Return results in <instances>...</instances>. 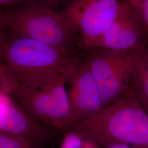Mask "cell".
Returning <instances> with one entry per match:
<instances>
[{"mask_svg":"<svg viewBox=\"0 0 148 148\" xmlns=\"http://www.w3.org/2000/svg\"><path fill=\"white\" fill-rule=\"evenodd\" d=\"M147 51H148V47H147Z\"/></svg>","mask_w":148,"mask_h":148,"instance_id":"obj_21","label":"cell"},{"mask_svg":"<svg viewBox=\"0 0 148 148\" xmlns=\"http://www.w3.org/2000/svg\"><path fill=\"white\" fill-rule=\"evenodd\" d=\"M0 82L3 91L14 96L18 87L5 64L0 59Z\"/></svg>","mask_w":148,"mask_h":148,"instance_id":"obj_13","label":"cell"},{"mask_svg":"<svg viewBox=\"0 0 148 148\" xmlns=\"http://www.w3.org/2000/svg\"><path fill=\"white\" fill-rule=\"evenodd\" d=\"M59 148H100L90 139L73 130L64 131Z\"/></svg>","mask_w":148,"mask_h":148,"instance_id":"obj_11","label":"cell"},{"mask_svg":"<svg viewBox=\"0 0 148 148\" xmlns=\"http://www.w3.org/2000/svg\"><path fill=\"white\" fill-rule=\"evenodd\" d=\"M125 1L74 0L60 14L79 35L82 51L92 49L115 21Z\"/></svg>","mask_w":148,"mask_h":148,"instance_id":"obj_6","label":"cell"},{"mask_svg":"<svg viewBox=\"0 0 148 148\" xmlns=\"http://www.w3.org/2000/svg\"><path fill=\"white\" fill-rule=\"evenodd\" d=\"M148 47L143 22L132 5L125 1L115 21L92 49L136 53Z\"/></svg>","mask_w":148,"mask_h":148,"instance_id":"obj_8","label":"cell"},{"mask_svg":"<svg viewBox=\"0 0 148 148\" xmlns=\"http://www.w3.org/2000/svg\"><path fill=\"white\" fill-rule=\"evenodd\" d=\"M68 84L73 125L95 115L104 108L98 87L82 57V53L71 70Z\"/></svg>","mask_w":148,"mask_h":148,"instance_id":"obj_9","label":"cell"},{"mask_svg":"<svg viewBox=\"0 0 148 148\" xmlns=\"http://www.w3.org/2000/svg\"><path fill=\"white\" fill-rule=\"evenodd\" d=\"M131 92L144 109L148 108V52L147 49L136 53Z\"/></svg>","mask_w":148,"mask_h":148,"instance_id":"obj_10","label":"cell"},{"mask_svg":"<svg viewBox=\"0 0 148 148\" xmlns=\"http://www.w3.org/2000/svg\"><path fill=\"white\" fill-rule=\"evenodd\" d=\"M103 148H143L133 146L131 145H129L127 144H123V143H116L113 144L109 145H108L106 147Z\"/></svg>","mask_w":148,"mask_h":148,"instance_id":"obj_18","label":"cell"},{"mask_svg":"<svg viewBox=\"0 0 148 148\" xmlns=\"http://www.w3.org/2000/svg\"><path fill=\"white\" fill-rule=\"evenodd\" d=\"M29 1V0H0V6H10Z\"/></svg>","mask_w":148,"mask_h":148,"instance_id":"obj_16","label":"cell"},{"mask_svg":"<svg viewBox=\"0 0 148 148\" xmlns=\"http://www.w3.org/2000/svg\"><path fill=\"white\" fill-rule=\"evenodd\" d=\"M81 53H67L10 31L0 32V59L18 88L36 89L47 84L72 67Z\"/></svg>","mask_w":148,"mask_h":148,"instance_id":"obj_1","label":"cell"},{"mask_svg":"<svg viewBox=\"0 0 148 148\" xmlns=\"http://www.w3.org/2000/svg\"><path fill=\"white\" fill-rule=\"evenodd\" d=\"M127 1L131 5H132L133 7L137 12L139 5V3H140V0H127Z\"/></svg>","mask_w":148,"mask_h":148,"instance_id":"obj_19","label":"cell"},{"mask_svg":"<svg viewBox=\"0 0 148 148\" xmlns=\"http://www.w3.org/2000/svg\"><path fill=\"white\" fill-rule=\"evenodd\" d=\"M136 53L98 48L82 51V57L95 79L104 108L131 92Z\"/></svg>","mask_w":148,"mask_h":148,"instance_id":"obj_5","label":"cell"},{"mask_svg":"<svg viewBox=\"0 0 148 148\" xmlns=\"http://www.w3.org/2000/svg\"><path fill=\"white\" fill-rule=\"evenodd\" d=\"M145 110H146V111L148 112V108H146V109H144Z\"/></svg>","mask_w":148,"mask_h":148,"instance_id":"obj_20","label":"cell"},{"mask_svg":"<svg viewBox=\"0 0 148 148\" xmlns=\"http://www.w3.org/2000/svg\"><path fill=\"white\" fill-rule=\"evenodd\" d=\"M8 29V26L5 18V13L2 12L0 10V32Z\"/></svg>","mask_w":148,"mask_h":148,"instance_id":"obj_17","label":"cell"},{"mask_svg":"<svg viewBox=\"0 0 148 148\" xmlns=\"http://www.w3.org/2000/svg\"><path fill=\"white\" fill-rule=\"evenodd\" d=\"M66 130L79 133L100 148L116 143L148 148V112L131 92Z\"/></svg>","mask_w":148,"mask_h":148,"instance_id":"obj_2","label":"cell"},{"mask_svg":"<svg viewBox=\"0 0 148 148\" xmlns=\"http://www.w3.org/2000/svg\"><path fill=\"white\" fill-rule=\"evenodd\" d=\"M75 64L41 87L18 88L13 96L17 103L38 121L63 132L73 123L66 85Z\"/></svg>","mask_w":148,"mask_h":148,"instance_id":"obj_4","label":"cell"},{"mask_svg":"<svg viewBox=\"0 0 148 148\" xmlns=\"http://www.w3.org/2000/svg\"><path fill=\"white\" fill-rule=\"evenodd\" d=\"M0 130L21 138L39 148H47L61 141L63 132L43 123L18 103L0 104Z\"/></svg>","mask_w":148,"mask_h":148,"instance_id":"obj_7","label":"cell"},{"mask_svg":"<svg viewBox=\"0 0 148 148\" xmlns=\"http://www.w3.org/2000/svg\"><path fill=\"white\" fill-rule=\"evenodd\" d=\"M137 13L143 22L148 38V0H140Z\"/></svg>","mask_w":148,"mask_h":148,"instance_id":"obj_14","label":"cell"},{"mask_svg":"<svg viewBox=\"0 0 148 148\" xmlns=\"http://www.w3.org/2000/svg\"><path fill=\"white\" fill-rule=\"evenodd\" d=\"M10 31L67 53L82 52L80 38L60 13L30 1L5 13Z\"/></svg>","mask_w":148,"mask_h":148,"instance_id":"obj_3","label":"cell"},{"mask_svg":"<svg viewBox=\"0 0 148 148\" xmlns=\"http://www.w3.org/2000/svg\"><path fill=\"white\" fill-rule=\"evenodd\" d=\"M0 148H39L27 140L0 130Z\"/></svg>","mask_w":148,"mask_h":148,"instance_id":"obj_12","label":"cell"},{"mask_svg":"<svg viewBox=\"0 0 148 148\" xmlns=\"http://www.w3.org/2000/svg\"><path fill=\"white\" fill-rule=\"evenodd\" d=\"M62 0H29V1L49 9L53 10Z\"/></svg>","mask_w":148,"mask_h":148,"instance_id":"obj_15","label":"cell"}]
</instances>
